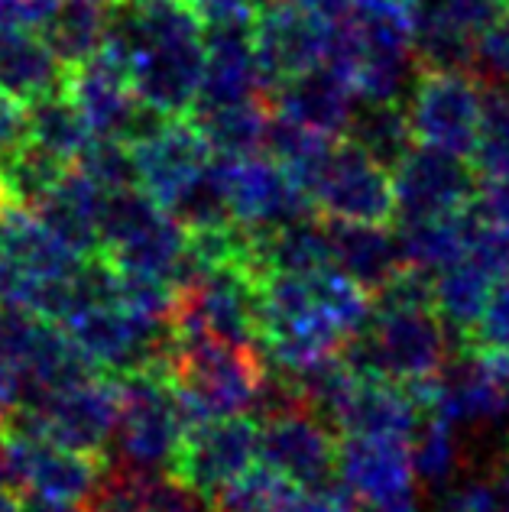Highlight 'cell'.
Segmentation results:
<instances>
[{"label": "cell", "instance_id": "40", "mask_svg": "<svg viewBox=\"0 0 509 512\" xmlns=\"http://www.w3.org/2000/svg\"><path fill=\"white\" fill-rule=\"evenodd\" d=\"M13 402V373L7 367H0V412L10 409Z\"/></svg>", "mask_w": 509, "mask_h": 512}, {"label": "cell", "instance_id": "10", "mask_svg": "<svg viewBox=\"0 0 509 512\" xmlns=\"http://www.w3.org/2000/svg\"><path fill=\"white\" fill-rule=\"evenodd\" d=\"M331 20L292 7L286 0H270L253 20V59L270 94L279 82L308 69H318L328 56Z\"/></svg>", "mask_w": 509, "mask_h": 512}, {"label": "cell", "instance_id": "42", "mask_svg": "<svg viewBox=\"0 0 509 512\" xmlns=\"http://www.w3.org/2000/svg\"><path fill=\"white\" fill-rule=\"evenodd\" d=\"M377 512H415V506H412V500H403V503L383 506V509H377Z\"/></svg>", "mask_w": 509, "mask_h": 512}, {"label": "cell", "instance_id": "21", "mask_svg": "<svg viewBox=\"0 0 509 512\" xmlns=\"http://www.w3.org/2000/svg\"><path fill=\"white\" fill-rule=\"evenodd\" d=\"M0 88L23 107L65 88V69L36 30L0 26Z\"/></svg>", "mask_w": 509, "mask_h": 512}, {"label": "cell", "instance_id": "12", "mask_svg": "<svg viewBox=\"0 0 509 512\" xmlns=\"http://www.w3.org/2000/svg\"><path fill=\"white\" fill-rule=\"evenodd\" d=\"M36 412L43 419L46 438L107 461L117 422V380L95 373L82 383H72L46 396Z\"/></svg>", "mask_w": 509, "mask_h": 512}, {"label": "cell", "instance_id": "24", "mask_svg": "<svg viewBox=\"0 0 509 512\" xmlns=\"http://www.w3.org/2000/svg\"><path fill=\"white\" fill-rule=\"evenodd\" d=\"M435 286V315L441 318L445 331H454V338H464L484 315V305L490 299L493 279L480 266H474L467 256L454 260L451 266L438 269L432 276Z\"/></svg>", "mask_w": 509, "mask_h": 512}, {"label": "cell", "instance_id": "29", "mask_svg": "<svg viewBox=\"0 0 509 512\" xmlns=\"http://www.w3.org/2000/svg\"><path fill=\"white\" fill-rule=\"evenodd\" d=\"M484 82V78H480ZM477 182L509 172V88L484 82L480 91V120L471 153H467Z\"/></svg>", "mask_w": 509, "mask_h": 512}, {"label": "cell", "instance_id": "4", "mask_svg": "<svg viewBox=\"0 0 509 512\" xmlns=\"http://www.w3.org/2000/svg\"><path fill=\"white\" fill-rule=\"evenodd\" d=\"M62 328L104 376L166 370L172 344H176L169 318H146L124 305L88 308L65 321Z\"/></svg>", "mask_w": 509, "mask_h": 512}, {"label": "cell", "instance_id": "19", "mask_svg": "<svg viewBox=\"0 0 509 512\" xmlns=\"http://www.w3.org/2000/svg\"><path fill=\"white\" fill-rule=\"evenodd\" d=\"M321 224H325L331 266L347 279H354L370 299L373 292H380L403 269L406 260L399 253V240L390 227L351 224V221H321Z\"/></svg>", "mask_w": 509, "mask_h": 512}, {"label": "cell", "instance_id": "44", "mask_svg": "<svg viewBox=\"0 0 509 512\" xmlns=\"http://www.w3.org/2000/svg\"><path fill=\"white\" fill-rule=\"evenodd\" d=\"M7 208V198H4V192H0V211H4Z\"/></svg>", "mask_w": 509, "mask_h": 512}, {"label": "cell", "instance_id": "14", "mask_svg": "<svg viewBox=\"0 0 509 512\" xmlns=\"http://www.w3.org/2000/svg\"><path fill=\"white\" fill-rule=\"evenodd\" d=\"M10 448V490L36 493L49 500L78 503L88 493L101 461L91 454L72 451L46 435L7 438Z\"/></svg>", "mask_w": 509, "mask_h": 512}, {"label": "cell", "instance_id": "1", "mask_svg": "<svg viewBox=\"0 0 509 512\" xmlns=\"http://www.w3.org/2000/svg\"><path fill=\"white\" fill-rule=\"evenodd\" d=\"M166 376L182 402L185 419L195 425L247 412L266 376V360L257 347L218 338H176Z\"/></svg>", "mask_w": 509, "mask_h": 512}, {"label": "cell", "instance_id": "41", "mask_svg": "<svg viewBox=\"0 0 509 512\" xmlns=\"http://www.w3.org/2000/svg\"><path fill=\"white\" fill-rule=\"evenodd\" d=\"M0 512H20L17 493H13L10 487H0Z\"/></svg>", "mask_w": 509, "mask_h": 512}, {"label": "cell", "instance_id": "31", "mask_svg": "<svg viewBox=\"0 0 509 512\" xmlns=\"http://www.w3.org/2000/svg\"><path fill=\"white\" fill-rule=\"evenodd\" d=\"M454 425L441 419L438 412H425L419 428L412 431L415 441L409 444L412 470L428 483H441L458 467V444H454Z\"/></svg>", "mask_w": 509, "mask_h": 512}, {"label": "cell", "instance_id": "34", "mask_svg": "<svg viewBox=\"0 0 509 512\" xmlns=\"http://www.w3.org/2000/svg\"><path fill=\"white\" fill-rule=\"evenodd\" d=\"M26 140H30L26 137V107L0 88V163L10 153H17Z\"/></svg>", "mask_w": 509, "mask_h": 512}, {"label": "cell", "instance_id": "35", "mask_svg": "<svg viewBox=\"0 0 509 512\" xmlns=\"http://www.w3.org/2000/svg\"><path fill=\"white\" fill-rule=\"evenodd\" d=\"M474 205H477L480 214H484V218L509 227V172L506 175H497V179L480 182Z\"/></svg>", "mask_w": 509, "mask_h": 512}, {"label": "cell", "instance_id": "3", "mask_svg": "<svg viewBox=\"0 0 509 512\" xmlns=\"http://www.w3.org/2000/svg\"><path fill=\"white\" fill-rule=\"evenodd\" d=\"M176 338H218L260 350V282L244 266H205L176 289L169 308Z\"/></svg>", "mask_w": 509, "mask_h": 512}, {"label": "cell", "instance_id": "8", "mask_svg": "<svg viewBox=\"0 0 509 512\" xmlns=\"http://www.w3.org/2000/svg\"><path fill=\"white\" fill-rule=\"evenodd\" d=\"M477 175L464 156L415 143L393 169L396 224L458 214L477 201Z\"/></svg>", "mask_w": 509, "mask_h": 512}, {"label": "cell", "instance_id": "25", "mask_svg": "<svg viewBox=\"0 0 509 512\" xmlns=\"http://www.w3.org/2000/svg\"><path fill=\"white\" fill-rule=\"evenodd\" d=\"M471 208L458 214H441V218L399 221L396 240L403 260L409 266L425 269V273H438V269L461 260L467 244V224H471Z\"/></svg>", "mask_w": 509, "mask_h": 512}, {"label": "cell", "instance_id": "45", "mask_svg": "<svg viewBox=\"0 0 509 512\" xmlns=\"http://www.w3.org/2000/svg\"><path fill=\"white\" fill-rule=\"evenodd\" d=\"M72 4H95V0H72Z\"/></svg>", "mask_w": 509, "mask_h": 512}, {"label": "cell", "instance_id": "33", "mask_svg": "<svg viewBox=\"0 0 509 512\" xmlns=\"http://www.w3.org/2000/svg\"><path fill=\"white\" fill-rule=\"evenodd\" d=\"M474 65H477V78L509 88V13L477 36Z\"/></svg>", "mask_w": 509, "mask_h": 512}, {"label": "cell", "instance_id": "39", "mask_svg": "<svg viewBox=\"0 0 509 512\" xmlns=\"http://www.w3.org/2000/svg\"><path fill=\"white\" fill-rule=\"evenodd\" d=\"M0 487H10V448L4 425H0Z\"/></svg>", "mask_w": 509, "mask_h": 512}, {"label": "cell", "instance_id": "6", "mask_svg": "<svg viewBox=\"0 0 509 512\" xmlns=\"http://www.w3.org/2000/svg\"><path fill=\"white\" fill-rule=\"evenodd\" d=\"M480 91H484V82L467 69L415 65L406 107L412 140L467 159L477 137Z\"/></svg>", "mask_w": 509, "mask_h": 512}, {"label": "cell", "instance_id": "23", "mask_svg": "<svg viewBox=\"0 0 509 512\" xmlns=\"http://www.w3.org/2000/svg\"><path fill=\"white\" fill-rule=\"evenodd\" d=\"M341 137L357 143L390 172L415 146L403 101H357Z\"/></svg>", "mask_w": 509, "mask_h": 512}, {"label": "cell", "instance_id": "7", "mask_svg": "<svg viewBox=\"0 0 509 512\" xmlns=\"http://www.w3.org/2000/svg\"><path fill=\"white\" fill-rule=\"evenodd\" d=\"M257 461L296 490L325 487L338 477V431L308 409L257 422Z\"/></svg>", "mask_w": 509, "mask_h": 512}, {"label": "cell", "instance_id": "15", "mask_svg": "<svg viewBox=\"0 0 509 512\" xmlns=\"http://www.w3.org/2000/svg\"><path fill=\"white\" fill-rule=\"evenodd\" d=\"M65 94L78 107L91 137H111L127 143L143 101L130 88L124 62L98 49L88 62L65 72Z\"/></svg>", "mask_w": 509, "mask_h": 512}, {"label": "cell", "instance_id": "43", "mask_svg": "<svg viewBox=\"0 0 509 512\" xmlns=\"http://www.w3.org/2000/svg\"><path fill=\"white\" fill-rule=\"evenodd\" d=\"M490 354H497V357H503V360L509 363V338H506V341H503V344H500L497 350H490Z\"/></svg>", "mask_w": 509, "mask_h": 512}, {"label": "cell", "instance_id": "27", "mask_svg": "<svg viewBox=\"0 0 509 512\" xmlns=\"http://www.w3.org/2000/svg\"><path fill=\"white\" fill-rule=\"evenodd\" d=\"M26 137L39 146H46L49 153L62 156L65 163H72L91 140V130L62 88L26 104Z\"/></svg>", "mask_w": 509, "mask_h": 512}, {"label": "cell", "instance_id": "5", "mask_svg": "<svg viewBox=\"0 0 509 512\" xmlns=\"http://www.w3.org/2000/svg\"><path fill=\"white\" fill-rule=\"evenodd\" d=\"M308 201L321 221L396 227L393 172L344 137L331 143L325 163L308 185Z\"/></svg>", "mask_w": 509, "mask_h": 512}, {"label": "cell", "instance_id": "13", "mask_svg": "<svg viewBox=\"0 0 509 512\" xmlns=\"http://www.w3.org/2000/svg\"><path fill=\"white\" fill-rule=\"evenodd\" d=\"M338 477L373 509L412 500V454L406 438L338 435Z\"/></svg>", "mask_w": 509, "mask_h": 512}, {"label": "cell", "instance_id": "18", "mask_svg": "<svg viewBox=\"0 0 509 512\" xmlns=\"http://www.w3.org/2000/svg\"><path fill=\"white\" fill-rule=\"evenodd\" d=\"M425 409L419 406L403 383L383 376H357L351 393L344 396L334 431L338 435H383V438H412Z\"/></svg>", "mask_w": 509, "mask_h": 512}, {"label": "cell", "instance_id": "37", "mask_svg": "<svg viewBox=\"0 0 509 512\" xmlns=\"http://www.w3.org/2000/svg\"><path fill=\"white\" fill-rule=\"evenodd\" d=\"M490 487H493V493H497L500 512H509V444H506V451L497 457V464H493Z\"/></svg>", "mask_w": 509, "mask_h": 512}, {"label": "cell", "instance_id": "17", "mask_svg": "<svg viewBox=\"0 0 509 512\" xmlns=\"http://www.w3.org/2000/svg\"><path fill=\"white\" fill-rule=\"evenodd\" d=\"M266 104H270L273 114L296 120L308 130H318L325 137H341L357 104V94L347 78L318 65V69L279 82L266 94Z\"/></svg>", "mask_w": 509, "mask_h": 512}, {"label": "cell", "instance_id": "26", "mask_svg": "<svg viewBox=\"0 0 509 512\" xmlns=\"http://www.w3.org/2000/svg\"><path fill=\"white\" fill-rule=\"evenodd\" d=\"M101 33H104V0H95V4H72V0H62L59 10L52 13L49 23L39 30L43 43L49 46L52 56L59 59L65 72L95 56L101 49Z\"/></svg>", "mask_w": 509, "mask_h": 512}, {"label": "cell", "instance_id": "30", "mask_svg": "<svg viewBox=\"0 0 509 512\" xmlns=\"http://www.w3.org/2000/svg\"><path fill=\"white\" fill-rule=\"evenodd\" d=\"M72 169L82 172L88 182H95L101 192H120V188L140 185L133 150L111 137H91L85 150L72 159Z\"/></svg>", "mask_w": 509, "mask_h": 512}, {"label": "cell", "instance_id": "2", "mask_svg": "<svg viewBox=\"0 0 509 512\" xmlns=\"http://www.w3.org/2000/svg\"><path fill=\"white\" fill-rule=\"evenodd\" d=\"M117 380L114 461L140 470H172L189 419L166 370H137ZM111 457V454H107Z\"/></svg>", "mask_w": 509, "mask_h": 512}, {"label": "cell", "instance_id": "22", "mask_svg": "<svg viewBox=\"0 0 509 512\" xmlns=\"http://www.w3.org/2000/svg\"><path fill=\"white\" fill-rule=\"evenodd\" d=\"M189 120L198 130V137L205 140L211 156H257L263 153L270 104H266V98H250L214 107H195V111H189Z\"/></svg>", "mask_w": 509, "mask_h": 512}, {"label": "cell", "instance_id": "9", "mask_svg": "<svg viewBox=\"0 0 509 512\" xmlns=\"http://www.w3.org/2000/svg\"><path fill=\"white\" fill-rule=\"evenodd\" d=\"M257 464V422L247 412L218 415L185 428L172 474L195 490L218 496Z\"/></svg>", "mask_w": 509, "mask_h": 512}, {"label": "cell", "instance_id": "38", "mask_svg": "<svg viewBox=\"0 0 509 512\" xmlns=\"http://www.w3.org/2000/svg\"><path fill=\"white\" fill-rule=\"evenodd\" d=\"M20 512H78V503H65V500H49V496H36V493H17Z\"/></svg>", "mask_w": 509, "mask_h": 512}, {"label": "cell", "instance_id": "20", "mask_svg": "<svg viewBox=\"0 0 509 512\" xmlns=\"http://www.w3.org/2000/svg\"><path fill=\"white\" fill-rule=\"evenodd\" d=\"M101 198H104L101 188L69 166L59 185L43 201H36L30 211L59 244H65L78 256H88V253H101V234H98Z\"/></svg>", "mask_w": 509, "mask_h": 512}, {"label": "cell", "instance_id": "16", "mask_svg": "<svg viewBox=\"0 0 509 512\" xmlns=\"http://www.w3.org/2000/svg\"><path fill=\"white\" fill-rule=\"evenodd\" d=\"M130 150L133 163H137L140 188L159 208H166L211 159V150L198 137L189 117H169L153 137L140 140Z\"/></svg>", "mask_w": 509, "mask_h": 512}, {"label": "cell", "instance_id": "28", "mask_svg": "<svg viewBox=\"0 0 509 512\" xmlns=\"http://www.w3.org/2000/svg\"><path fill=\"white\" fill-rule=\"evenodd\" d=\"M72 163H65L62 156L49 153L46 146L26 140L17 153H10L0 163V192H4L7 205L30 211L36 201H43L52 188L59 185Z\"/></svg>", "mask_w": 509, "mask_h": 512}, {"label": "cell", "instance_id": "11", "mask_svg": "<svg viewBox=\"0 0 509 512\" xmlns=\"http://www.w3.org/2000/svg\"><path fill=\"white\" fill-rule=\"evenodd\" d=\"M227 205L237 224L247 227H276L312 214L305 188L292 175L273 163L270 156H218Z\"/></svg>", "mask_w": 509, "mask_h": 512}, {"label": "cell", "instance_id": "32", "mask_svg": "<svg viewBox=\"0 0 509 512\" xmlns=\"http://www.w3.org/2000/svg\"><path fill=\"white\" fill-rule=\"evenodd\" d=\"M464 256L474 266L484 269L493 282L509 279V227L484 218V214H480L477 205H474L471 208V224H467Z\"/></svg>", "mask_w": 509, "mask_h": 512}, {"label": "cell", "instance_id": "36", "mask_svg": "<svg viewBox=\"0 0 509 512\" xmlns=\"http://www.w3.org/2000/svg\"><path fill=\"white\" fill-rule=\"evenodd\" d=\"M441 512H500V503L490 483H467L448 496Z\"/></svg>", "mask_w": 509, "mask_h": 512}]
</instances>
